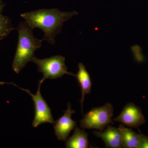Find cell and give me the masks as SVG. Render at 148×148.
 Segmentation results:
<instances>
[{"instance_id": "2e32d148", "label": "cell", "mask_w": 148, "mask_h": 148, "mask_svg": "<svg viewBox=\"0 0 148 148\" xmlns=\"http://www.w3.org/2000/svg\"><path fill=\"white\" fill-rule=\"evenodd\" d=\"M0 3H3V0H0Z\"/></svg>"}, {"instance_id": "52a82bcc", "label": "cell", "mask_w": 148, "mask_h": 148, "mask_svg": "<svg viewBox=\"0 0 148 148\" xmlns=\"http://www.w3.org/2000/svg\"><path fill=\"white\" fill-rule=\"evenodd\" d=\"M64 112L63 116L55 121L53 128L58 140L66 141L71 131L76 127L77 122L71 119L72 115L75 111L72 110L70 103L68 104L67 110Z\"/></svg>"}, {"instance_id": "9c48e42d", "label": "cell", "mask_w": 148, "mask_h": 148, "mask_svg": "<svg viewBox=\"0 0 148 148\" xmlns=\"http://www.w3.org/2000/svg\"><path fill=\"white\" fill-rule=\"evenodd\" d=\"M75 77L77 80L81 88L82 98L80 102L82 109L83 110V103L84 101L85 95L90 93L92 84L90 75L82 63H80L78 64V71Z\"/></svg>"}, {"instance_id": "9a60e30c", "label": "cell", "mask_w": 148, "mask_h": 148, "mask_svg": "<svg viewBox=\"0 0 148 148\" xmlns=\"http://www.w3.org/2000/svg\"><path fill=\"white\" fill-rule=\"evenodd\" d=\"M5 84H10L13 85H14V84H15L13 83H7V82H3L0 81V85H2Z\"/></svg>"}, {"instance_id": "5bb4252c", "label": "cell", "mask_w": 148, "mask_h": 148, "mask_svg": "<svg viewBox=\"0 0 148 148\" xmlns=\"http://www.w3.org/2000/svg\"><path fill=\"white\" fill-rule=\"evenodd\" d=\"M5 6V4L3 3H0V14L2 13L4 8Z\"/></svg>"}, {"instance_id": "3957f363", "label": "cell", "mask_w": 148, "mask_h": 148, "mask_svg": "<svg viewBox=\"0 0 148 148\" xmlns=\"http://www.w3.org/2000/svg\"><path fill=\"white\" fill-rule=\"evenodd\" d=\"M31 61L37 65V71L43 74L42 78L39 81L41 84L47 79H56L66 74L75 77V74L68 71L65 57L61 55L43 59H39L34 56Z\"/></svg>"}, {"instance_id": "30bf717a", "label": "cell", "mask_w": 148, "mask_h": 148, "mask_svg": "<svg viewBox=\"0 0 148 148\" xmlns=\"http://www.w3.org/2000/svg\"><path fill=\"white\" fill-rule=\"evenodd\" d=\"M88 134L84 130L75 128L73 135L66 141L67 148H87L89 145Z\"/></svg>"}, {"instance_id": "4fadbf2b", "label": "cell", "mask_w": 148, "mask_h": 148, "mask_svg": "<svg viewBox=\"0 0 148 148\" xmlns=\"http://www.w3.org/2000/svg\"><path fill=\"white\" fill-rule=\"evenodd\" d=\"M140 138L138 148H148V137L141 133L140 130Z\"/></svg>"}, {"instance_id": "7a4b0ae2", "label": "cell", "mask_w": 148, "mask_h": 148, "mask_svg": "<svg viewBox=\"0 0 148 148\" xmlns=\"http://www.w3.org/2000/svg\"><path fill=\"white\" fill-rule=\"evenodd\" d=\"M16 30L18 33V42L12 68L14 71L18 74L31 61L35 51L41 47L43 40L34 36L33 29L25 21L20 22Z\"/></svg>"}, {"instance_id": "277c9868", "label": "cell", "mask_w": 148, "mask_h": 148, "mask_svg": "<svg viewBox=\"0 0 148 148\" xmlns=\"http://www.w3.org/2000/svg\"><path fill=\"white\" fill-rule=\"evenodd\" d=\"M114 109L110 103L100 107L92 108L80 121V127L83 129H94L103 131L109 124H114L112 118Z\"/></svg>"}, {"instance_id": "7c38bea8", "label": "cell", "mask_w": 148, "mask_h": 148, "mask_svg": "<svg viewBox=\"0 0 148 148\" xmlns=\"http://www.w3.org/2000/svg\"><path fill=\"white\" fill-rule=\"evenodd\" d=\"M10 18L0 14V41L5 39L11 32L16 29Z\"/></svg>"}, {"instance_id": "ba28073f", "label": "cell", "mask_w": 148, "mask_h": 148, "mask_svg": "<svg viewBox=\"0 0 148 148\" xmlns=\"http://www.w3.org/2000/svg\"><path fill=\"white\" fill-rule=\"evenodd\" d=\"M96 137L101 138L104 141L106 148H123L121 134L118 128L108 125L107 129L103 131H94L92 132Z\"/></svg>"}, {"instance_id": "8992f818", "label": "cell", "mask_w": 148, "mask_h": 148, "mask_svg": "<svg viewBox=\"0 0 148 148\" xmlns=\"http://www.w3.org/2000/svg\"><path fill=\"white\" fill-rule=\"evenodd\" d=\"M113 120L130 128H137L146 122L141 109L133 103H127L121 113Z\"/></svg>"}, {"instance_id": "8fae6325", "label": "cell", "mask_w": 148, "mask_h": 148, "mask_svg": "<svg viewBox=\"0 0 148 148\" xmlns=\"http://www.w3.org/2000/svg\"><path fill=\"white\" fill-rule=\"evenodd\" d=\"M121 134V140L123 147L138 148L140 141V134L133 131L131 128L120 125L118 127Z\"/></svg>"}, {"instance_id": "6da1fadb", "label": "cell", "mask_w": 148, "mask_h": 148, "mask_svg": "<svg viewBox=\"0 0 148 148\" xmlns=\"http://www.w3.org/2000/svg\"><path fill=\"white\" fill-rule=\"evenodd\" d=\"M77 14L76 11L62 12L55 8L38 10L21 14L20 16L32 29H41L44 34L43 41L54 45L56 37L61 33L64 22Z\"/></svg>"}, {"instance_id": "5b68a950", "label": "cell", "mask_w": 148, "mask_h": 148, "mask_svg": "<svg viewBox=\"0 0 148 148\" xmlns=\"http://www.w3.org/2000/svg\"><path fill=\"white\" fill-rule=\"evenodd\" d=\"M41 84L38 82V90L35 95L32 94L29 89L21 88L15 84L14 85L21 90L27 92L32 97L34 103L35 109L34 119L32 123V125L34 127H37L43 123H50L53 124L55 122L51 114L50 108L48 106L46 101L41 94L40 87Z\"/></svg>"}]
</instances>
